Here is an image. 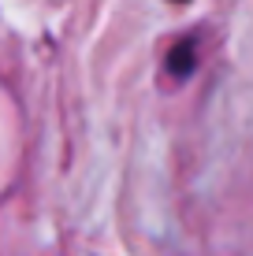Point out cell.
Returning <instances> with one entry per match:
<instances>
[{"label":"cell","mask_w":253,"mask_h":256,"mask_svg":"<svg viewBox=\"0 0 253 256\" xmlns=\"http://www.w3.org/2000/svg\"><path fill=\"white\" fill-rule=\"evenodd\" d=\"M190 70H194V41H179L175 48H171V74L175 78H186Z\"/></svg>","instance_id":"1"},{"label":"cell","mask_w":253,"mask_h":256,"mask_svg":"<svg viewBox=\"0 0 253 256\" xmlns=\"http://www.w3.org/2000/svg\"><path fill=\"white\" fill-rule=\"evenodd\" d=\"M175 4H186V0H175Z\"/></svg>","instance_id":"2"}]
</instances>
